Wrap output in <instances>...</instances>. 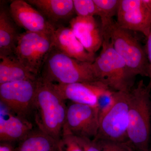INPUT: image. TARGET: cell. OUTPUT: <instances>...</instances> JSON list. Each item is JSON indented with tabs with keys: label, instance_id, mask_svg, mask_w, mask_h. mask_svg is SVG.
<instances>
[{
	"label": "cell",
	"instance_id": "6da1fadb",
	"mask_svg": "<svg viewBox=\"0 0 151 151\" xmlns=\"http://www.w3.org/2000/svg\"><path fill=\"white\" fill-rule=\"evenodd\" d=\"M51 82L39 77L35 101V121L40 129L59 141L65 125L67 106Z\"/></svg>",
	"mask_w": 151,
	"mask_h": 151
},
{
	"label": "cell",
	"instance_id": "7a4b0ae2",
	"mask_svg": "<svg viewBox=\"0 0 151 151\" xmlns=\"http://www.w3.org/2000/svg\"><path fill=\"white\" fill-rule=\"evenodd\" d=\"M151 88L144 80L130 92L128 137L134 149L149 151L151 134Z\"/></svg>",
	"mask_w": 151,
	"mask_h": 151
},
{
	"label": "cell",
	"instance_id": "3957f363",
	"mask_svg": "<svg viewBox=\"0 0 151 151\" xmlns=\"http://www.w3.org/2000/svg\"><path fill=\"white\" fill-rule=\"evenodd\" d=\"M40 77L57 84L100 82L93 63L74 59L53 47L45 60Z\"/></svg>",
	"mask_w": 151,
	"mask_h": 151
},
{
	"label": "cell",
	"instance_id": "277c9868",
	"mask_svg": "<svg viewBox=\"0 0 151 151\" xmlns=\"http://www.w3.org/2000/svg\"><path fill=\"white\" fill-rule=\"evenodd\" d=\"M100 54L93 65L100 82L116 92H129L134 87L135 77L111 42H103Z\"/></svg>",
	"mask_w": 151,
	"mask_h": 151
},
{
	"label": "cell",
	"instance_id": "5b68a950",
	"mask_svg": "<svg viewBox=\"0 0 151 151\" xmlns=\"http://www.w3.org/2000/svg\"><path fill=\"white\" fill-rule=\"evenodd\" d=\"M113 106L99 120L98 133L94 139L119 143L128 139L130 92H116Z\"/></svg>",
	"mask_w": 151,
	"mask_h": 151
},
{
	"label": "cell",
	"instance_id": "8992f818",
	"mask_svg": "<svg viewBox=\"0 0 151 151\" xmlns=\"http://www.w3.org/2000/svg\"><path fill=\"white\" fill-rule=\"evenodd\" d=\"M53 32H26L19 36L14 55L38 76H40L45 60L53 47Z\"/></svg>",
	"mask_w": 151,
	"mask_h": 151
},
{
	"label": "cell",
	"instance_id": "52a82bcc",
	"mask_svg": "<svg viewBox=\"0 0 151 151\" xmlns=\"http://www.w3.org/2000/svg\"><path fill=\"white\" fill-rule=\"evenodd\" d=\"M132 32L120 27L115 21L111 29L110 40L114 49L135 76L148 77V63L145 47Z\"/></svg>",
	"mask_w": 151,
	"mask_h": 151
},
{
	"label": "cell",
	"instance_id": "ba28073f",
	"mask_svg": "<svg viewBox=\"0 0 151 151\" xmlns=\"http://www.w3.org/2000/svg\"><path fill=\"white\" fill-rule=\"evenodd\" d=\"M38 80H22L0 84L1 104L10 113L29 121L31 116L35 112Z\"/></svg>",
	"mask_w": 151,
	"mask_h": 151
},
{
	"label": "cell",
	"instance_id": "9c48e42d",
	"mask_svg": "<svg viewBox=\"0 0 151 151\" xmlns=\"http://www.w3.org/2000/svg\"><path fill=\"white\" fill-rule=\"evenodd\" d=\"M99 127L97 107L73 102L67 106L63 134L93 139L97 136Z\"/></svg>",
	"mask_w": 151,
	"mask_h": 151
},
{
	"label": "cell",
	"instance_id": "30bf717a",
	"mask_svg": "<svg viewBox=\"0 0 151 151\" xmlns=\"http://www.w3.org/2000/svg\"><path fill=\"white\" fill-rule=\"evenodd\" d=\"M116 16L120 27L147 37L151 29V0H120Z\"/></svg>",
	"mask_w": 151,
	"mask_h": 151
},
{
	"label": "cell",
	"instance_id": "8fae6325",
	"mask_svg": "<svg viewBox=\"0 0 151 151\" xmlns=\"http://www.w3.org/2000/svg\"><path fill=\"white\" fill-rule=\"evenodd\" d=\"M9 11L17 26L26 32L52 33L56 29L41 13L27 1H12Z\"/></svg>",
	"mask_w": 151,
	"mask_h": 151
},
{
	"label": "cell",
	"instance_id": "7c38bea8",
	"mask_svg": "<svg viewBox=\"0 0 151 151\" xmlns=\"http://www.w3.org/2000/svg\"><path fill=\"white\" fill-rule=\"evenodd\" d=\"M51 84L63 100L97 108L98 98L100 95L105 90L110 89L101 82Z\"/></svg>",
	"mask_w": 151,
	"mask_h": 151
},
{
	"label": "cell",
	"instance_id": "4fadbf2b",
	"mask_svg": "<svg viewBox=\"0 0 151 151\" xmlns=\"http://www.w3.org/2000/svg\"><path fill=\"white\" fill-rule=\"evenodd\" d=\"M69 24L75 36L86 51L95 55L102 47L103 38L94 17L76 16L70 20Z\"/></svg>",
	"mask_w": 151,
	"mask_h": 151
},
{
	"label": "cell",
	"instance_id": "5bb4252c",
	"mask_svg": "<svg viewBox=\"0 0 151 151\" xmlns=\"http://www.w3.org/2000/svg\"><path fill=\"white\" fill-rule=\"evenodd\" d=\"M53 48L80 61L93 63L95 55L86 51L70 27H58L53 34Z\"/></svg>",
	"mask_w": 151,
	"mask_h": 151
},
{
	"label": "cell",
	"instance_id": "9a60e30c",
	"mask_svg": "<svg viewBox=\"0 0 151 151\" xmlns=\"http://www.w3.org/2000/svg\"><path fill=\"white\" fill-rule=\"evenodd\" d=\"M50 23L57 28L59 25L73 19L74 14L73 0H28Z\"/></svg>",
	"mask_w": 151,
	"mask_h": 151
},
{
	"label": "cell",
	"instance_id": "2e32d148",
	"mask_svg": "<svg viewBox=\"0 0 151 151\" xmlns=\"http://www.w3.org/2000/svg\"><path fill=\"white\" fill-rule=\"evenodd\" d=\"M30 121L10 113L4 118L0 117V142H19L32 130Z\"/></svg>",
	"mask_w": 151,
	"mask_h": 151
},
{
	"label": "cell",
	"instance_id": "e0dca14e",
	"mask_svg": "<svg viewBox=\"0 0 151 151\" xmlns=\"http://www.w3.org/2000/svg\"><path fill=\"white\" fill-rule=\"evenodd\" d=\"M17 25L9 12L1 6L0 10V57L14 55L19 34Z\"/></svg>",
	"mask_w": 151,
	"mask_h": 151
},
{
	"label": "cell",
	"instance_id": "ac0fdd59",
	"mask_svg": "<svg viewBox=\"0 0 151 151\" xmlns=\"http://www.w3.org/2000/svg\"><path fill=\"white\" fill-rule=\"evenodd\" d=\"M0 58V84L22 80H36L39 78L32 73L14 55Z\"/></svg>",
	"mask_w": 151,
	"mask_h": 151
},
{
	"label": "cell",
	"instance_id": "d6986e66",
	"mask_svg": "<svg viewBox=\"0 0 151 151\" xmlns=\"http://www.w3.org/2000/svg\"><path fill=\"white\" fill-rule=\"evenodd\" d=\"M58 142L38 128L19 143L17 151H58Z\"/></svg>",
	"mask_w": 151,
	"mask_h": 151
},
{
	"label": "cell",
	"instance_id": "ffe728a7",
	"mask_svg": "<svg viewBox=\"0 0 151 151\" xmlns=\"http://www.w3.org/2000/svg\"><path fill=\"white\" fill-rule=\"evenodd\" d=\"M98 8V16L101 20V29L103 42H111L110 34L116 21L113 17L117 15L120 0H94Z\"/></svg>",
	"mask_w": 151,
	"mask_h": 151
},
{
	"label": "cell",
	"instance_id": "44dd1931",
	"mask_svg": "<svg viewBox=\"0 0 151 151\" xmlns=\"http://www.w3.org/2000/svg\"><path fill=\"white\" fill-rule=\"evenodd\" d=\"M73 6L76 16L94 17L98 16V8L94 0H73Z\"/></svg>",
	"mask_w": 151,
	"mask_h": 151
},
{
	"label": "cell",
	"instance_id": "7402d4cb",
	"mask_svg": "<svg viewBox=\"0 0 151 151\" xmlns=\"http://www.w3.org/2000/svg\"><path fill=\"white\" fill-rule=\"evenodd\" d=\"M111 89H108L103 92L98 100V108L99 110V120L113 106L116 100L115 92Z\"/></svg>",
	"mask_w": 151,
	"mask_h": 151
},
{
	"label": "cell",
	"instance_id": "603a6c76",
	"mask_svg": "<svg viewBox=\"0 0 151 151\" xmlns=\"http://www.w3.org/2000/svg\"><path fill=\"white\" fill-rule=\"evenodd\" d=\"M58 151H83L74 136L63 134L58 142Z\"/></svg>",
	"mask_w": 151,
	"mask_h": 151
},
{
	"label": "cell",
	"instance_id": "cb8c5ba5",
	"mask_svg": "<svg viewBox=\"0 0 151 151\" xmlns=\"http://www.w3.org/2000/svg\"><path fill=\"white\" fill-rule=\"evenodd\" d=\"M100 142L102 151H133V147L129 142L119 143L105 141Z\"/></svg>",
	"mask_w": 151,
	"mask_h": 151
},
{
	"label": "cell",
	"instance_id": "d4e9b609",
	"mask_svg": "<svg viewBox=\"0 0 151 151\" xmlns=\"http://www.w3.org/2000/svg\"><path fill=\"white\" fill-rule=\"evenodd\" d=\"M75 137L83 151H102L101 144L99 141L94 139Z\"/></svg>",
	"mask_w": 151,
	"mask_h": 151
},
{
	"label": "cell",
	"instance_id": "484cf974",
	"mask_svg": "<svg viewBox=\"0 0 151 151\" xmlns=\"http://www.w3.org/2000/svg\"><path fill=\"white\" fill-rule=\"evenodd\" d=\"M145 49L147 58L148 63V77L150 79L148 84H147L151 88V29L150 34L147 37V41Z\"/></svg>",
	"mask_w": 151,
	"mask_h": 151
},
{
	"label": "cell",
	"instance_id": "4316f807",
	"mask_svg": "<svg viewBox=\"0 0 151 151\" xmlns=\"http://www.w3.org/2000/svg\"><path fill=\"white\" fill-rule=\"evenodd\" d=\"M17 146L14 143L9 142H1L0 151H17Z\"/></svg>",
	"mask_w": 151,
	"mask_h": 151
},
{
	"label": "cell",
	"instance_id": "83f0119b",
	"mask_svg": "<svg viewBox=\"0 0 151 151\" xmlns=\"http://www.w3.org/2000/svg\"><path fill=\"white\" fill-rule=\"evenodd\" d=\"M151 151V150H150V151Z\"/></svg>",
	"mask_w": 151,
	"mask_h": 151
}]
</instances>
